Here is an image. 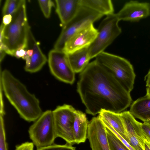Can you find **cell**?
Here are the masks:
<instances>
[{
	"mask_svg": "<svg viewBox=\"0 0 150 150\" xmlns=\"http://www.w3.org/2000/svg\"><path fill=\"white\" fill-rule=\"evenodd\" d=\"M77 86L86 112L93 115L103 110L120 113L132 101L130 93L95 60L80 73Z\"/></svg>",
	"mask_w": 150,
	"mask_h": 150,
	"instance_id": "1",
	"label": "cell"
},
{
	"mask_svg": "<svg viewBox=\"0 0 150 150\" xmlns=\"http://www.w3.org/2000/svg\"><path fill=\"white\" fill-rule=\"evenodd\" d=\"M0 74V87L20 117L28 122L36 120L43 112L38 98L8 70L1 69Z\"/></svg>",
	"mask_w": 150,
	"mask_h": 150,
	"instance_id": "2",
	"label": "cell"
},
{
	"mask_svg": "<svg viewBox=\"0 0 150 150\" xmlns=\"http://www.w3.org/2000/svg\"><path fill=\"white\" fill-rule=\"evenodd\" d=\"M12 16L11 22L5 25L2 43L8 47L13 56L16 50L26 46L30 26L27 21L25 0H21L18 9Z\"/></svg>",
	"mask_w": 150,
	"mask_h": 150,
	"instance_id": "3",
	"label": "cell"
},
{
	"mask_svg": "<svg viewBox=\"0 0 150 150\" xmlns=\"http://www.w3.org/2000/svg\"><path fill=\"white\" fill-rule=\"evenodd\" d=\"M95 60L111 74L126 91L130 93L134 88L136 75L129 61L104 51L96 57Z\"/></svg>",
	"mask_w": 150,
	"mask_h": 150,
	"instance_id": "4",
	"label": "cell"
},
{
	"mask_svg": "<svg viewBox=\"0 0 150 150\" xmlns=\"http://www.w3.org/2000/svg\"><path fill=\"white\" fill-rule=\"evenodd\" d=\"M119 21L115 13L107 16L102 21L97 29L96 38L88 47L91 59L104 52L121 33V29L118 25Z\"/></svg>",
	"mask_w": 150,
	"mask_h": 150,
	"instance_id": "5",
	"label": "cell"
},
{
	"mask_svg": "<svg viewBox=\"0 0 150 150\" xmlns=\"http://www.w3.org/2000/svg\"><path fill=\"white\" fill-rule=\"evenodd\" d=\"M103 16L81 5L75 16L63 26L54 46V49L63 51L65 44L74 34L101 18Z\"/></svg>",
	"mask_w": 150,
	"mask_h": 150,
	"instance_id": "6",
	"label": "cell"
},
{
	"mask_svg": "<svg viewBox=\"0 0 150 150\" xmlns=\"http://www.w3.org/2000/svg\"><path fill=\"white\" fill-rule=\"evenodd\" d=\"M30 139L37 149L51 145L57 138L52 111L47 110L30 127Z\"/></svg>",
	"mask_w": 150,
	"mask_h": 150,
	"instance_id": "7",
	"label": "cell"
},
{
	"mask_svg": "<svg viewBox=\"0 0 150 150\" xmlns=\"http://www.w3.org/2000/svg\"><path fill=\"white\" fill-rule=\"evenodd\" d=\"M76 110L71 105H59L52 111L57 137H60L67 143L75 144L73 126Z\"/></svg>",
	"mask_w": 150,
	"mask_h": 150,
	"instance_id": "8",
	"label": "cell"
},
{
	"mask_svg": "<svg viewBox=\"0 0 150 150\" xmlns=\"http://www.w3.org/2000/svg\"><path fill=\"white\" fill-rule=\"evenodd\" d=\"M48 61L50 71L56 78L66 83H73L75 73L70 64L66 53L54 49L49 52Z\"/></svg>",
	"mask_w": 150,
	"mask_h": 150,
	"instance_id": "9",
	"label": "cell"
},
{
	"mask_svg": "<svg viewBox=\"0 0 150 150\" xmlns=\"http://www.w3.org/2000/svg\"><path fill=\"white\" fill-rule=\"evenodd\" d=\"M125 132L124 139L134 150H145L146 140L142 128V123L137 121L129 111L119 113Z\"/></svg>",
	"mask_w": 150,
	"mask_h": 150,
	"instance_id": "10",
	"label": "cell"
},
{
	"mask_svg": "<svg viewBox=\"0 0 150 150\" xmlns=\"http://www.w3.org/2000/svg\"><path fill=\"white\" fill-rule=\"evenodd\" d=\"M87 138L92 150H110L106 127L98 116L89 122Z\"/></svg>",
	"mask_w": 150,
	"mask_h": 150,
	"instance_id": "11",
	"label": "cell"
},
{
	"mask_svg": "<svg viewBox=\"0 0 150 150\" xmlns=\"http://www.w3.org/2000/svg\"><path fill=\"white\" fill-rule=\"evenodd\" d=\"M98 33L97 29L93 24H90L71 36L65 43L63 51L68 54L89 47Z\"/></svg>",
	"mask_w": 150,
	"mask_h": 150,
	"instance_id": "12",
	"label": "cell"
},
{
	"mask_svg": "<svg viewBox=\"0 0 150 150\" xmlns=\"http://www.w3.org/2000/svg\"><path fill=\"white\" fill-rule=\"evenodd\" d=\"M116 14L119 21L138 22L150 16V4L131 1L126 3Z\"/></svg>",
	"mask_w": 150,
	"mask_h": 150,
	"instance_id": "13",
	"label": "cell"
},
{
	"mask_svg": "<svg viewBox=\"0 0 150 150\" xmlns=\"http://www.w3.org/2000/svg\"><path fill=\"white\" fill-rule=\"evenodd\" d=\"M27 39L30 43L33 51L31 57H26L23 59L26 61L24 69L27 72L35 73L42 68L47 59L40 49L38 42L34 38L30 26L28 30Z\"/></svg>",
	"mask_w": 150,
	"mask_h": 150,
	"instance_id": "14",
	"label": "cell"
},
{
	"mask_svg": "<svg viewBox=\"0 0 150 150\" xmlns=\"http://www.w3.org/2000/svg\"><path fill=\"white\" fill-rule=\"evenodd\" d=\"M56 12L62 27L69 22L77 13L81 5L79 0H56Z\"/></svg>",
	"mask_w": 150,
	"mask_h": 150,
	"instance_id": "15",
	"label": "cell"
},
{
	"mask_svg": "<svg viewBox=\"0 0 150 150\" xmlns=\"http://www.w3.org/2000/svg\"><path fill=\"white\" fill-rule=\"evenodd\" d=\"M89 123L86 114L80 111L76 110L73 126L75 144H79L86 141Z\"/></svg>",
	"mask_w": 150,
	"mask_h": 150,
	"instance_id": "16",
	"label": "cell"
},
{
	"mask_svg": "<svg viewBox=\"0 0 150 150\" xmlns=\"http://www.w3.org/2000/svg\"><path fill=\"white\" fill-rule=\"evenodd\" d=\"M129 112L135 118L144 122L150 121V97L146 95L134 101L131 105Z\"/></svg>",
	"mask_w": 150,
	"mask_h": 150,
	"instance_id": "17",
	"label": "cell"
},
{
	"mask_svg": "<svg viewBox=\"0 0 150 150\" xmlns=\"http://www.w3.org/2000/svg\"><path fill=\"white\" fill-rule=\"evenodd\" d=\"M88 47L67 54L70 64L75 73L81 72L89 64L91 59Z\"/></svg>",
	"mask_w": 150,
	"mask_h": 150,
	"instance_id": "18",
	"label": "cell"
},
{
	"mask_svg": "<svg viewBox=\"0 0 150 150\" xmlns=\"http://www.w3.org/2000/svg\"><path fill=\"white\" fill-rule=\"evenodd\" d=\"M81 6L87 7L102 15L114 13L113 4L110 0H79Z\"/></svg>",
	"mask_w": 150,
	"mask_h": 150,
	"instance_id": "19",
	"label": "cell"
},
{
	"mask_svg": "<svg viewBox=\"0 0 150 150\" xmlns=\"http://www.w3.org/2000/svg\"><path fill=\"white\" fill-rule=\"evenodd\" d=\"M98 116L101 120L107 122L125 138L124 129L119 113L103 110Z\"/></svg>",
	"mask_w": 150,
	"mask_h": 150,
	"instance_id": "20",
	"label": "cell"
},
{
	"mask_svg": "<svg viewBox=\"0 0 150 150\" xmlns=\"http://www.w3.org/2000/svg\"><path fill=\"white\" fill-rule=\"evenodd\" d=\"M106 129L110 150H130L110 130Z\"/></svg>",
	"mask_w": 150,
	"mask_h": 150,
	"instance_id": "21",
	"label": "cell"
},
{
	"mask_svg": "<svg viewBox=\"0 0 150 150\" xmlns=\"http://www.w3.org/2000/svg\"><path fill=\"white\" fill-rule=\"evenodd\" d=\"M21 0H7L2 9L3 16L8 15H12L17 10Z\"/></svg>",
	"mask_w": 150,
	"mask_h": 150,
	"instance_id": "22",
	"label": "cell"
},
{
	"mask_svg": "<svg viewBox=\"0 0 150 150\" xmlns=\"http://www.w3.org/2000/svg\"><path fill=\"white\" fill-rule=\"evenodd\" d=\"M4 116L3 115H0V150H8Z\"/></svg>",
	"mask_w": 150,
	"mask_h": 150,
	"instance_id": "23",
	"label": "cell"
},
{
	"mask_svg": "<svg viewBox=\"0 0 150 150\" xmlns=\"http://www.w3.org/2000/svg\"><path fill=\"white\" fill-rule=\"evenodd\" d=\"M38 2L44 16L46 18H49L52 7L55 6L54 3L51 0H39Z\"/></svg>",
	"mask_w": 150,
	"mask_h": 150,
	"instance_id": "24",
	"label": "cell"
},
{
	"mask_svg": "<svg viewBox=\"0 0 150 150\" xmlns=\"http://www.w3.org/2000/svg\"><path fill=\"white\" fill-rule=\"evenodd\" d=\"M36 150H76V147L72 145L66 143L65 144L59 145L54 144L43 147L37 149Z\"/></svg>",
	"mask_w": 150,
	"mask_h": 150,
	"instance_id": "25",
	"label": "cell"
},
{
	"mask_svg": "<svg viewBox=\"0 0 150 150\" xmlns=\"http://www.w3.org/2000/svg\"><path fill=\"white\" fill-rule=\"evenodd\" d=\"M34 147L32 142H27L16 146L15 150H34Z\"/></svg>",
	"mask_w": 150,
	"mask_h": 150,
	"instance_id": "26",
	"label": "cell"
},
{
	"mask_svg": "<svg viewBox=\"0 0 150 150\" xmlns=\"http://www.w3.org/2000/svg\"><path fill=\"white\" fill-rule=\"evenodd\" d=\"M142 129L145 135L146 140L150 142V125L148 122H144L142 123Z\"/></svg>",
	"mask_w": 150,
	"mask_h": 150,
	"instance_id": "27",
	"label": "cell"
},
{
	"mask_svg": "<svg viewBox=\"0 0 150 150\" xmlns=\"http://www.w3.org/2000/svg\"><path fill=\"white\" fill-rule=\"evenodd\" d=\"M25 48H21L16 50L13 56L17 58L21 57L22 58L25 56Z\"/></svg>",
	"mask_w": 150,
	"mask_h": 150,
	"instance_id": "28",
	"label": "cell"
},
{
	"mask_svg": "<svg viewBox=\"0 0 150 150\" xmlns=\"http://www.w3.org/2000/svg\"><path fill=\"white\" fill-rule=\"evenodd\" d=\"M12 19V15H6L3 16L2 22L5 25H8L11 23Z\"/></svg>",
	"mask_w": 150,
	"mask_h": 150,
	"instance_id": "29",
	"label": "cell"
},
{
	"mask_svg": "<svg viewBox=\"0 0 150 150\" xmlns=\"http://www.w3.org/2000/svg\"><path fill=\"white\" fill-rule=\"evenodd\" d=\"M5 25L2 22L0 28V42H2L4 40V30Z\"/></svg>",
	"mask_w": 150,
	"mask_h": 150,
	"instance_id": "30",
	"label": "cell"
},
{
	"mask_svg": "<svg viewBox=\"0 0 150 150\" xmlns=\"http://www.w3.org/2000/svg\"><path fill=\"white\" fill-rule=\"evenodd\" d=\"M144 78L145 80L146 81V86L147 87L149 86H150V69Z\"/></svg>",
	"mask_w": 150,
	"mask_h": 150,
	"instance_id": "31",
	"label": "cell"
},
{
	"mask_svg": "<svg viewBox=\"0 0 150 150\" xmlns=\"http://www.w3.org/2000/svg\"><path fill=\"white\" fill-rule=\"evenodd\" d=\"M144 147L145 150H150V142L146 140L144 143Z\"/></svg>",
	"mask_w": 150,
	"mask_h": 150,
	"instance_id": "32",
	"label": "cell"
},
{
	"mask_svg": "<svg viewBox=\"0 0 150 150\" xmlns=\"http://www.w3.org/2000/svg\"><path fill=\"white\" fill-rule=\"evenodd\" d=\"M6 52L4 50H0V61L1 62L4 59L5 55L6 54Z\"/></svg>",
	"mask_w": 150,
	"mask_h": 150,
	"instance_id": "33",
	"label": "cell"
},
{
	"mask_svg": "<svg viewBox=\"0 0 150 150\" xmlns=\"http://www.w3.org/2000/svg\"><path fill=\"white\" fill-rule=\"evenodd\" d=\"M146 95L150 97V86L147 87L146 89Z\"/></svg>",
	"mask_w": 150,
	"mask_h": 150,
	"instance_id": "34",
	"label": "cell"
},
{
	"mask_svg": "<svg viewBox=\"0 0 150 150\" xmlns=\"http://www.w3.org/2000/svg\"></svg>",
	"mask_w": 150,
	"mask_h": 150,
	"instance_id": "35",
	"label": "cell"
},
{
	"mask_svg": "<svg viewBox=\"0 0 150 150\" xmlns=\"http://www.w3.org/2000/svg\"><path fill=\"white\" fill-rule=\"evenodd\" d=\"M149 122V124H150V121L149 122Z\"/></svg>",
	"mask_w": 150,
	"mask_h": 150,
	"instance_id": "36",
	"label": "cell"
}]
</instances>
